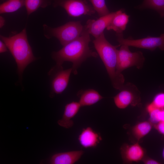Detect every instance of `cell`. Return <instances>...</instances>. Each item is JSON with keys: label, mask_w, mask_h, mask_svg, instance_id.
<instances>
[{"label": "cell", "mask_w": 164, "mask_h": 164, "mask_svg": "<svg viewBox=\"0 0 164 164\" xmlns=\"http://www.w3.org/2000/svg\"><path fill=\"white\" fill-rule=\"evenodd\" d=\"M90 35L84 27L82 33L78 38L63 46L58 51L53 52L52 57L56 65L62 66L65 61L70 62L73 64L72 73L76 75L78 68L87 58L97 57V53L89 47L91 41Z\"/></svg>", "instance_id": "obj_1"}, {"label": "cell", "mask_w": 164, "mask_h": 164, "mask_svg": "<svg viewBox=\"0 0 164 164\" xmlns=\"http://www.w3.org/2000/svg\"><path fill=\"white\" fill-rule=\"evenodd\" d=\"M0 37L14 58L17 65L19 76L22 80L26 67L37 59L34 56L28 42L26 28L12 36L6 37L1 35Z\"/></svg>", "instance_id": "obj_2"}, {"label": "cell", "mask_w": 164, "mask_h": 164, "mask_svg": "<svg viewBox=\"0 0 164 164\" xmlns=\"http://www.w3.org/2000/svg\"><path fill=\"white\" fill-rule=\"evenodd\" d=\"M93 43L97 53L102 61L113 87L119 91L125 84L123 75L118 74L116 71L118 50L120 45L114 46L106 39L103 33L95 38Z\"/></svg>", "instance_id": "obj_3"}, {"label": "cell", "mask_w": 164, "mask_h": 164, "mask_svg": "<svg viewBox=\"0 0 164 164\" xmlns=\"http://www.w3.org/2000/svg\"><path fill=\"white\" fill-rule=\"evenodd\" d=\"M45 37L49 39L56 38L64 46L78 38L82 33L84 26L80 21H70L61 26L52 28L46 24L43 25Z\"/></svg>", "instance_id": "obj_4"}, {"label": "cell", "mask_w": 164, "mask_h": 164, "mask_svg": "<svg viewBox=\"0 0 164 164\" xmlns=\"http://www.w3.org/2000/svg\"><path fill=\"white\" fill-rule=\"evenodd\" d=\"M118 50L116 71L119 74L125 69L132 67H135L138 69L143 67L145 58L142 53L138 51H130L129 46L122 45Z\"/></svg>", "instance_id": "obj_5"}, {"label": "cell", "mask_w": 164, "mask_h": 164, "mask_svg": "<svg viewBox=\"0 0 164 164\" xmlns=\"http://www.w3.org/2000/svg\"><path fill=\"white\" fill-rule=\"evenodd\" d=\"M88 0H53L54 7L64 9L69 16L78 17L83 15H91L96 11Z\"/></svg>", "instance_id": "obj_6"}, {"label": "cell", "mask_w": 164, "mask_h": 164, "mask_svg": "<svg viewBox=\"0 0 164 164\" xmlns=\"http://www.w3.org/2000/svg\"><path fill=\"white\" fill-rule=\"evenodd\" d=\"M113 98L115 104L118 108L123 109L130 105L135 106L140 104V92L133 84H125Z\"/></svg>", "instance_id": "obj_7"}, {"label": "cell", "mask_w": 164, "mask_h": 164, "mask_svg": "<svg viewBox=\"0 0 164 164\" xmlns=\"http://www.w3.org/2000/svg\"><path fill=\"white\" fill-rule=\"evenodd\" d=\"M117 40L119 45H125L128 46L149 50L153 51L159 48L164 50V33L159 37L147 36L144 38L134 39L131 38L125 39L122 33H116Z\"/></svg>", "instance_id": "obj_8"}, {"label": "cell", "mask_w": 164, "mask_h": 164, "mask_svg": "<svg viewBox=\"0 0 164 164\" xmlns=\"http://www.w3.org/2000/svg\"><path fill=\"white\" fill-rule=\"evenodd\" d=\"M72 68L64 70L62 66H56L49 72L51 75V92L52 94H61L67 87L72 73Z\"/></svg>", "instance_id": "obj_9"}, {"label": "cell", "mask_w": 164, "mask_h": 164, "mask_svg": "<svg viewBox=\"0 0 164 164\" xmlns=\"http://www.w3.org/2000/svg\"><path fill=\"white\" fill-rule=\"evenodd\" d=\"M120 150L122 160L125 163L142 161L145 155V150L138 142L131 145L124 144Z\"/></svg>", "instance_id": "obj_10"}, {"label": "cell", "mask_w": 164, "mask_h": 164, "mask_svg": "<svg viewBox=\"0 0 164 164\" xmlns=\"http://www.w3.org/2000/svg\"><path fill=\"white\" fill-rule=\"evenodd\" d=\"M115 13V12L109 13L100 17L96 20L88 19L84 26V28L95 39L97 38L104 32V29L109 25Z\"/></svg>", "instance_id": "obj_11"}, {"label": "cell", "mask_w": 164, "mask_h": 164, "mask_svg": "<svg viewBox=\"0 0 164 164\" xmlns=\"http://www.w3.org/2000/svg\"><path fill=\"white\" fill-rule=\"evenodd\" d=\"M78 140L81 145L87 149L96 147L102 138L100 134L88 127L83 128L79 135Z\"/></svg>", "instance_id": "obj_12"}, {"label": "cell", "mask_w": 164, "mask_h": 164, "mask_svg": "<svg viewBox=\"0 0 164 164\" xmlns=\"http://www.w3.org/2000/svg\"><path fill=\"white\" fill-rule=\"evenodd\" d=\"M83 150L73 151L56 153L51 157V164H73L78 161L84 153Z\"/></svg>", "instance_id": "obj_13"}, {"label": "cell", "mask_w": 164, "mask_h": 164, "mask_svg": "<svg viewBox=\"0 0 164 164\" xmlns=\"http://www.w3.org/2000/svg\"><path fill=\"white\" fill-rule=\"evenodd\" d=\"M81 107L79 102L72 101L67 104L65 107L62 118L58 120V124L60 126L68 129L73 125L71 119L77 114Z\"/></svg>", "instance_id": "obj_14"}, {"label": "cell", "mask_w": 164, "mask_h": 164, "mask_svg": "<svg viewBox=\"0 0 164 164\" xmlns=\"http://www.w3.org/2000/svg\"><path fill=\"white\" fill-rule=\"evenodd\" d=\"M129 15L121 9L115 12V14L106 29L114 31L116 33H122L129 21Z\"/></svg>", "instance_id": "obj_15"}, {"label": "cell", "mask_w": 164, "mask_h": 164, "mask_svg": "<svg viewBox=\"0 0 164 164\" xmlns=\"http://www.w3.org/2000/svg\"><path fill=\"white\" fill-rule=\"evenodd\" d=\"M77 95L80 98L79 103L81 107L92 105L103 98L97 91L93 89H88L79 91Z\"/></svg>", "instance_id": "obj_16"}, {"label": "cell", "mask_w": 164, "mask_h": 164, "mask_svg": "<svg viewBox=\"0 0 164 164\" xmlns=\"http://www.w3.org/2000/svg\"><path fill=\"white\" fill-rule=\"evenodd\" d=\"M152 124L150 121H143L138 123L133 127L132 133L134 137L139 141L150 132Z\"/></svg>", "instance_id": "obj_17"}, {"label": "cell", "mask_w": 164, "mask_h": 164, "mask_svg": "<svg viewBox=\"0 0 164 164\" xmlns=\"http://www.w3.org/2000/svg\"><path fill=\"white\" fill-rule=\"evenodd\" d=\"M53 0H24L28 15L39 8H45L52 4Z\"/></svg>", "instance_id": "obj_18"}, {"label": "cell", "mask_w": 164, "mask_h": 164, "mask_svg": "<svg viewBox=\"0 0 164 164\" xmlns=\"http://www.w3.org/2000/svg\"><path fill=\"white\" fill-rule=\"evenodd\" d=\"M25 6L24 0H8L0 5V13L15 12Z\"/></svg>", "instance_id": "obj_19"}, {"label": "cell", "mask_w": 164, "mask_h": 164, "mask_svg": "<svg viewBox=\"0 0 164 164\" xmlns=\"http://www.w3.org/2000/svg\"><path fill=\"white\" fill-rule=\"evenodd\" d=\"M140 8L152 9L157 11L161 17H164V0H144Z\"/></svg>", "instance_id": "obj_20"}, {"label": "cell", "mask_w": 164, "mask_h": 164, "mask_svg": "<svg viewBox=\"0 0 164 164\" xmlns=\"http://www.w3.org/2000/svg\"><path fill=\"white\" fill-rule=\"evenodd\" d=\"M100 17L106 15L110 12L105 0H88Z\"/></svg>", "instance_id": "obj_21"}, {"label": "cell", "mask_w": 164, "mask_h": 164, "mask_svg": "<svg viewBox=\"0 0 164 164\" xmlns=\"http://www.w3.org/2000/svg\"><path fill=\"white\" fill-rule=\"evenodd\" d=\"M150 103L155 108L164 109V92H160L155 95Z\"/></svg>", "instance_id": "obj_22"}, {"label": "cell", "mask_w": 164, "mask_h": 164, "mask_svg": "<svg viewBox=\"0 0 164 164\" xmlns=\"http://www.w3.org/2000/svg\"><path fill=\"white\" fill-rule=\"evenodd\" d=\"M153 125L155 129L164 136V121H160Z\"/></svg>", "instance_id": "obj_23"}, {"label": "cell", "mask_w": 164, "mask_h": 164, "mask_svg": "<svg viewBox=\"0 0 164 164\" xmlns=\"http://www.w3.org/2000/svg\"><path fill=\"white\" fill-rule=\"evenodd\" d=\"M145 164H160L161 163L153 159L145 156L142 160Z\"/></svg>", "instance_id": "obj_24"}, {"label": "cell", "mask_w": 164, "mask_h": 164, "mask_svg": "<svg viewBox=\"0 0 164 164\" xmlns=\"http://www.w3.org/2000/svg\"><path fill=\"white\" fill-rule=\"evenodd\" d=\"M7 47L4 43L2 40L0 41V53H2L7 51Z\"/></svg>", "instance_id": "obj_25"}, {"label": "cell", "mask_w": 164, "mask_h": 164, "mask_svg": "<svg viewBox=\"0 0 164 164\" xmlns=\"http://www.w3.org/2000/svg\"><path fill=\"white\" fill-rule=\"evenodd\" d=\"M5 20L2 16H0V28H2L5 25Z\"/></svg>", "instance_id": "obj_26"}, {"label": "cell", "mask_w": 164, "mask_h": 164, "mask_svg": "<svg viewBox=\"0 0 164 164\" xmlns=\"http://www.w3.org/2000/svg\"><path fill=\"white\" fill-rule=\"evenodd\" d=\"M162 154V156L164 160V147L163 149V150Z\"/></svg>", "instance_id": "obj_27"}, {"label": "cell", "mask_w": 164, "mask_h": 164, "mask_svg": "<svg viewBox=\"0 0 164 164\" xmlns=\"http://www.w3.org/2000/svg\"></svg>", "instance_id": "obj_28"}]
</instances>
